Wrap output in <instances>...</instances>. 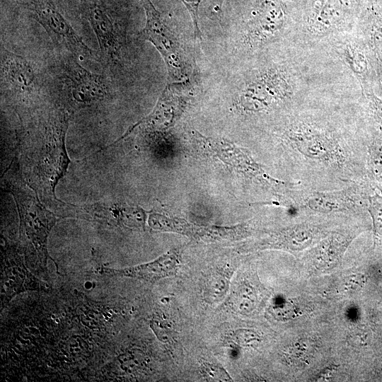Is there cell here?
<instances>
[{
    "label": "cell",
    "instance_id": "cell-1",
    "mask_svg": "<svg viewBox=\"0 0 382 382\" xmlns=\"http://www.w3.org/2000/svg\"><path fill=\"white\" fill-rule=\"evenodd\" d=\"M70 116L60 105L50 108L21 145L23 178L39 198L54 209L61 201L56 197L55 187L70 163L65 146Z\"/></svg>",
    "mask_w": 382,
    "mask_h": 382
},
{
    "label": "cell",
    "instance_id": "cell-2",
    "mask_svg": "<svg viewBox=\"0 0 382 382\" xmlns=\"http://www.w3.org/2000/svg\"><path fill=\"white\" fill-rule=\"evenodd\" d=\"M16 164L4 177V187L15 199L19 215V239L25 253L34 254L46 268L49 257L48 236L58 219L40 201L37 193L27 184Z\"/></svg>",
    "mask_w": 382,
    "mask_h": 382
},
{
    "label": "cell",
    "instance_id": "cell-3",
    "mask_svg": "<svg viewBox=\"0 0 382 382\" xmlns=\"http://www.w3.org/2000/svg\"><path fill=\"white\" fill-rule=\"evenodd\" d=\"M146 13V24L139 33L143 40L151 42L162 56L166 65L168 83L184 79L190 64L178 32L170 19L158 11L151 0H141Z\"/></svg>",
    "mask_w": 382,
    "mask_h": 382
},
{
    "label": "cell",
    "instance_id": "cell-4",
    "mask_svg": "<svg viewBox=\"0 0 382 382\" xmlns=\"http://www.w3.org/2000/svg\"><path fill=\"white\" fill-rule=\"evenodd\" d=\"M64 65L60 77L59 105L70 115L108 97L109 89L103 76L91 72L74 59Z\"/></svg>",
    "mask_w": 382,
    "mask_h": 382
},
{
    "label": "cell",
    "instance_id": "cell-5",
    "mask_svg": "<svg viewBox=\"0 0 382 382\" xmlns=\"http://www.w3.org/2000/svg\"><path fill=\"white\" fill-rule=\"evenodd\" d=\"M284 141L306 159L326 166H342L346 153L330 132L305 122L290 125L283 134Z\"/></svg>",
    "mask_w": 382,
    "mask_h": 382
},
{
    "label": "cell",
    "instance_id": "cell-6",
    "mask_svg": "<svg viewBox=\"0 0 382 382\" xmlns=\"http://www.w3.org/2000/svg\"><path fill=\"white\" fill-rule=\"evenodd\" d=\"M45 30L53 43L83 59H95L94 52L63 16L52 0H18Z\"/></svg>",
    "mask_w": 382,
    "mask_h": 382
},
{
    "label": "cell",
    "instance_id": "cell-7",
    "mask_svg": "<svg viewBox=\"0 0 382 382\" xmlns=\"http://www.w3.org/2000/svg\"><path fill=\"white\" fill-rule=\"evenodd\" d=\"M63 217H76L108 225L139 228L145 225L142 209L122 202H99L74 204L61 201L54 209Z\"/></svg>",
    "mask_w": 382,
    "mask_h": 382
},
{
    "label": "cell",
    "instance_id": "cell-8",
    "mask_svg": "<svg viewBox=\"0 0 382 382\" xmlns=\"http://www.w3.org/2000/svg\"><path fill=\"white\" fill-rule=\"evenodd\" d=\"M82 18L92 28L102 57L109 63L120 59L121 40L115 23L100 0H79Z\"/></svg>",
    "mask_w": 382,
    "mask_h": 382
},
{
    "label": "cell",
    "instance_id": "cell-9",
    "mask_svg": "<svg viewBox=\"0 0 382 382\" xmlns=\"http://www.w3.org/2000/svg\"><path fill=\"white\" fill-rule=\"evenodd\" d=\"M293 93L288 76L282 71H271L253 81L243 91L242 104L250 111H260L287 100Z\"/></svg>",
    "mask_w": 382,
    "mask_h": 382
},
{
    "label": "cell",
    "instance_id": "cell-10",
    "mask_svg": "<svg viewBox=\"0 0 382 382\" xmlns=\"http://www.w3.org/2000/svg\"><path fill=\"white\" fill-rule=\"evenodd\" d=\"M1 76L4 89L20 99L28 98L40 89L38 76L31 62L3 47L1 49Z\"/></svg>",
    "mask_w": 382,
    "mask_h": 382
},
{
    "label": "cell",
    "instance_id": "cell-11",
    "mask_svg": "<svg viewBox=\"0 0 382 382\" xmlns=\"http://www.w3.org/2000/svg\"><path fill=\"white\" fill-rule=\"evenodd\" d=\"M185 82H170L163 91L153 111L131 127L127 131L141 126L146 129H166L173 125L177 115L185 107L190 88Z\"/></svg>",
    "mask_w": 382,
    "mask_h": 382
},
{
    "label": "cell",
    "instance_id": "cell-12",
    "mask_svg": "<svg viewBox=\"0 0 382 382\" xmlns=\"http://www.w3.org/2000/svg\"><path fill=\"white\" fill-rule=\"evenodd\" d=\"M42 283L25 267L21 257L10 245L4 249L1 284V306L16 294L28 290L44 289Z\"/></svg>",
    "mask_w": 382,
    "mask_h": 382
},
{
    "label": "cell",
    "instance_id": "cell-13",
    "mask_svg": "<svg viewBox=\"0 0 382 382\" xmlns=\"http://www.w3.org/2000/svg\"><path fill=\"white\" fill-rule=\"evenodd\" d=\"M180 262L179 249L171 250L154 261L122 269L102 267L99 272L109 277H126L149 282L174 275Z\"/></svg>",
    "mask_w": 382,
    "mask_h": 382
},
{
    "label": "cell",
    "instance_id": "cell-14",
    "mask_svg": "<svg viewBox=\"0 0 382 382\" xmlns=\"http://www.w3.org/2000/svg\"><path fill=\"white\" fill-rule=\"evenodd\" d=\"M308 209L321 214L345 212L357 204L354 192L350 189L337 191L313 192L303 200Z\"/></svg>",
    "mask_w": 382,
    "mask_h": 382
},
{
    "label": "cell",
    "instance_id": "cell-15",
    "mask_svg": "<svg viewBox=\"0 0 382 382\" xmlns=\"http://www.w3.org/2000/svg\"><path fill=\"white\" fill-rule=\"evenodd\" d=\"M283 16L279 11L257 16L249 25L247 38L249 42L257 44L273 37L283 24Z\"/></svg>",
    "mask_w": 382,
    "mask_h": 382
},
{
    "label": "cell",
    "instance_id": "cell-16",
    "mask_svg": "<svg viewBox=\"0 0 382 382\" xmlns=\"http://www.w3.org/2000/svg\"><path fill=\"white\" fill-rule=\"evenodd\" d=\"M313 229L308 226H299L274 236L265 244L273 248L297 249L308 245L312 241Z\"/></svg>",
    "mask_w": 382,
    "mask_h": 382
},
{
    "label": "cell",
    "instance_id": "cell-17",
    "mask_svg": "<svg viewBox=\"0 0 382 382\" xmlns=\"http://www.w3.org/2000/svg\"><path fill=\"white\" fill-rule=\"evenodd\" d=\"M229 290V277L224 272H215L207 276L203 285V297L207 303L221 302Z\"/></svg>",
    "mask_w": 382,
    "mask_h": 382
},
{
    "label": "cell",
    "instance_id": "cell-18",
    "mask_svg": "<svg viewBox=\"0 0 382 382\" xmlns=\"http://www.w3.org/2000/svg\"><path fill=\"white\" fill-rule=\"evenodd\" d=\"M230 307L240 313L250 312L254 308L255 297L253 293L245 286H240L228 297Z\"/></svg>",
    "mask_w": 382,
    "mask_h": 382
},
{
    "label": "cell",
    "instance_id": "cell-19",
    "mask_svg": "<svg viewBox=\"0 0 382 382\" xmlns=\"http://www.w3.org/2000/svg\"><path fill=\"white\" fill-rule=\"evenodd\" d=\"M344 57L357 75L362 76L367 70V60L364 53L355 46L347 45L343 51Z\"/></svg>",
    "mask_w": 382,
    "mask_h": 382
},
{
    "label": "cell",
    "instance_id": "cell-20",
    "mask_svg": "<svg viewBox=\"0 0 382 382\" xmlns=\"http://www.w3.org/2000/svg\"><path fill=\"white\" fill-rule=\"evenodd\" d=\"M368 165L374 176L382 182V139H374L368 147Z\"/></svg>",
    "mask_w": 382,
    "mask_h": 382
},
{
    "label": "cell",
    "instance_id": "cell-21",
    "mask_svg": "<svg viewBox=\"0 0 382 382\" xmlns=\"http://www.w3.org/2000/svg\"><path fill=\"white\" fill-rule=\"evenodd\" d=\"M368 211L371 216L375 235L382 236V195L375 192L368 199Z\"/></svg>",
    "mask_w": 382,
    "mask_h": 382
},
{
    "label": "cell",
    "instance_id": "cell-22",
    "mask_svg": "<svg viewBox=\"0 0 382 382\" xmlns=\"http://www.w3.org/2000/svg\"><path fill=\"white\" fill-rule=\"evenodd\" d=\"M202 376L209 381H230L231 377L227 371L218 364L204 363L201 366Z\"/></svg>",
    "mask_w": 382,
    "mask_h": 382
},
{
    "label": "cell",
    "instance_id": "cell-23",
    "mask_svg": "<svg viewBox=\"0 0 382 382\" xmlns=\"http://www.w3.org/2000/svg\"><path fill=\"white\" fill-rule=\"evenodd\" d=\"M371 45L373 52L382 64V21H376L371 28Z\"/></svg>",
    "mask_w": 382,
    "mask_h": 382
},
{
    "label": "cell",
    "instance_id": "cell-24",
    "mask_svg": "<svg viewBox=\"0 0 382 382\" xmlns=\"http://www.w3.org/2000/svg\"><path fill=\"white\" fill-rule=\"evenodd\" d=\"M186 6L189 13L191 15L192 20L194 25V33L195 37L199 40L202 39V33L199 28V16H198V7L202 0H180Z\"/></svg>",
    "mask_w": 382,
    "mask_h": 382
},
{
    "label": "cell",
    "instance_id": "cell-25",
    "mask_svg": "<svg viewBox=\"0 0 382 382\" xmlns=\"http://www.w3.org/2000/svg\"><path fill=\"white\" fill-rule=\"evenodd\" d=\"M233 337L236 342L241 345H248L259 340V336L256 332L245 329L236 330L233 334Z\"/></svg>",
    "mask_w": 382,
    "mask_h": 382
},
{
    "label": "cell",
    "instance_id": "cell-26",
    "mask_svg": "<svg viewBox=\"0 0 382 382\" xmlns=\"http://www.w3.org/2000/svg\"><path fill=\"white\" fill-rule=\"evenodd\" d=\"M370 103L376 120L382 126V99L373 95L370 96Z\"/></svg>",
    "mask_w": 382,
    "mask_h": 382
}]
</instances>
